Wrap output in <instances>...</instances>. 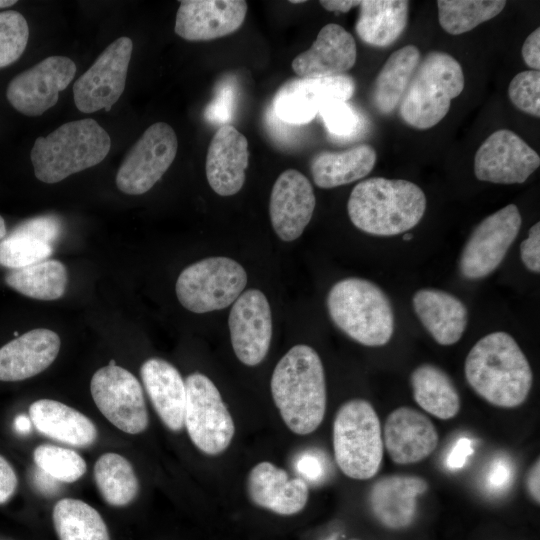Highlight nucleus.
I'll list each match as a JSON object with an SVG mask.
<instances>
[{
  "label": "nucleus",
  "mask_w": 540,
  "mask_h": 540,
  "mask_svg": "<svg viewBox=\"0 0 540 540\" xmlns=\"http://www.w3.org/2000/svg\"><path fill=\"white\" fill-rule=\"evenodd\" d=\"M464 372L480 397L501 408L524 403L533 383L525 354L512 336L501 331L487 334L475 343L466 357Z\"/></svg>",
  "instance_id": "f257e3e1"
},
{
  "label": "nucleus",
  "mask_w": 540,
  "mask_h": 540,
  "mask_svg": "<svg viewBox=\"0 0 540 540\" xmlns=\"http://www.w3.org/2000/svg\"><path fill=\"white\" fill-rule=\"evenodd\" d=\"M271 393L292 432L306 435L315 431L327 404L324 368L317 352L304 344L292 347L273 371Z\"/></svg>",
  "instance_id": "f03ea898"
},
{
  "label": "nucleus",
  "mask_w": 540,
  "mask_h": 540,
  "mask_svg": "<svg viewBox=\"0 0 540 540\" xmlns=\"http://www.w3.org/2000/svg\"><path fill=\"white\" fill-rule=\"evenodd\" d=\"M347 210L359 230L376 236H394L420 222L426 210V197L411 181L373 177L353 188Z\"/></svg>",
  "instance_id": "7ed1b4c3"
},
{
  "label": "nucleus",
  "mask_w": 540,
  "mask_h": 540,
  "mask_svg": "<svg viewBox=\"0 0 540 540\" xmlns=\"http://www.w3.org/2000/svg\"><path fill=\"white\" fill-rule=\"evenodd\" d=\"M111 147L108 132L94 119L62 124L38 137L30 153L36 178L54 184L104 160Z\"/></svg>",
  "instance_id": "20e7f679"
},
{
  "label": "nucleus",
  "mask_w": 540,
  "mask_h": 540,
  "mask_svg": "<svg viewBox=\"0 0 540 540\" xmlns=\"http://www.w3.org/2000/svg\"><path fill=\"white\" fill-rule=\"evenodd\" d=\"M327 308L335 325L362 345L383 346L392 338L390 300L369 280L349 277L338 281L328 293Z\"/></svg>",
  "instance_id": "39448f33"
},
{
  "label": "nucleus",
  "mask_w": 540,
  "mask_h": 540,
  "mask_svg": "<svg viewBox=\"0 0 540 540\" xmlns=\"http://www.w3.org/2000/svg\"><path fill=\"white\" fill-rule=\"evenodd\" d=\"M460 63L450 54L431 51L420 60L399 104V114L409 126L424 130L438 124L451 101L464 89Z\"/></svg>",
  "instance_id": "423d86ee"
},
{
  "label": "nucleus",
  "mask_w": 540,
  "mask_h": 540,
  "mask_svg": "<svg viewBox=\"0 0 540 540\" xmlns=\"http://www.w3.org/2000/svg\"><path fill=\"white\" fill-rule=\"evenodd\" d=\"M333 450L340 470L349 478L367 480L376 475L383 459L379 417L364 399H352L338 409L333 422Z\"/></svg>",
  "instance_id": "0eeeda50"
},
{
  "label": "nucleus",
  "mask_w": 540,
  "mask_h": 540,
  "mask_svg": "<svg viewBox=\"0 0 540 540\" xmlns=\"http://www.w3.org/2000/svg\"><path fill=\"white\" fill-rule=\"evenodd\" d=\"M247 283L244 268L227 257H210L191 264L179 275L176 295L194 313L220 310L232 304Z\"/></svg>",
  "instance_id": "6e6552de"
},
{
  "label": "nucleus",
  "mask_w": 540,
  "mask_h": 540,
  "mask_svg": "<svg viewBox=\"0 0 540 540\" xmlns=\"http://www.w3.org/2000/svg\"><path fill=\"white\" fill-rule=\"evenodd\" d=\"M185 387L184 425L191 441L205 454L222 453L232 441L235 426L219 390L199 372L187 376Z\"/></svg>",
  "instance_id": "1a4fd4ad"
},
{
  "label": "nucleus",
  "mask_w": 540,
  "mask_h": 540,
  "mask_svg": "<svg viewBox=\"0 0 540 540\" xmlns=\"http://www.w3.org/2000/svg\"><path fill=\"white\" fill-rule=\"evenodd\" d=\"M178 149L174 129L167 123L149 126L124 157L116 185L129 195L149 191L173 163Z\"/></svg>",
  "instance_id": "9d476101"
},
{
  "label": "nucleus",
  "mask_w": 540,
  "mask_h": 540,
  "mask_svg": "<svg viewBox=\"0 0 540 540\" xmlns=\"http://www.w3.org/2000/svg\"><path fill=\"white\" fill-rule=\"evenodd\" d=\"M90 390L100 412L118 429L128 434L143 432L148 412L138 379L118 365H107L92 376Z\"/></svg>",
  "instance_id": "9b49d317"
},
{
  "label": "nucleus",
  "mask_w": 540,
  "mask_h": 540,
  "mask_svg": "<svg viewBox=\"0 0 540 540\" xmlns=\"http://www.w3.org/2000/svg\"><path fill=\"white\" fill-rule=\"evenodd\" d=\"M133 42L122 36L109 44L73 85L74 103L83 113L110 111L125 89Z\"/></svg>",
  "instance_id": "f8f14e48"
},
{
  "label": "nucleus",
  "mask_w": 540,
  "mask_h": 540,
  "mask_svg": "<svg viewBox=\"0 0 540 540\" xmlns=\"http://www.w3.org/2000/svg\"><path fill=\"white\" fill-rule=\"evenodd\" d=\"M521 224V214L515 204H509L483 219L461 253L459 269L462 276L474 280L492 273L515 241Z\"/></svg>",
  "instance_id": "ddd939ff"
},
{
  "label": "nucleus",
  "mask_w": 540,
  "mask_h": 540,
  "mask_svg": "<svg viewBox=\"0 0 540 540\" xmlns=\"http://www.w3.org/2000/svg\"><path fill=\"white\" fill-rule=\"evenodd\" d=\"M75 63L68 57L50 56L21 72L9 83V103L26 116H40L52 108L73 80Z\"/></svg>",
  "instance_id": "4468645a"
},
{
  "label": "nucleus",
  "mask_w": 540,
  "mask_h": 540,
  "mask_svg": "<svg viewBox=\"0 0 540 540\" xmlns=\"http://www.w3.org/2000/svg\"><path fill=\"white\" fill-rule=\"evenodd\" d=\"M540 157L519 135L507 129L493 132L474 158L477 179L496 184L524 183L539 167Z\"/></svg>",
  "instance_id": "2eb2a0df"
},
{
  "label": "nucleus",
  "mask_w": 540,
  "mask_h": 540,
  "mask_svg": "<svg viewBox=\"0 0 540 540\" xmlns=\"http://www.w3.org/2000/svg\"><path fill=\"white\" fill-rule=\"evenodd\" d=\"M355 81L347 74L322 78H294L284 83L274 99L278 117L290 124H306L320 109L333 101L347 102L354 94Z\"/></svg>",
  "instance_id": "dca6fc26"
},
{
  "label": "nucleus",
  "mask_w": 540,
  "mask_h": 540,
  "mask_svg": "<svg viewBox=\"0 0 540 540\" xmlns=\"http://www.w3.org/2000/svg\"><path fill=\"white\" fill-rule=\"evenodd\" d=\"M230 338L237 358L255 366L268 353L272 337V318L263 292L249 289L234 301L228 318Z\"/></svg>",
  "instance_id": "f3484780"
},
{
  "label": "nucleus",
  "mask_w": 540,
  "mask_h": 540,
  "mask_svg": "<svg viewBox=\"0 0 540 540\" xmlns=\"http://www.w3.org/2000/svg\"><path fill=\"white\" fill-rule=\"evenodd\" d=\"M316 205L309 179L295 169L283 171L276 179L269 201V215L277 236L296 240L309 224Z\"/></svg>",
  "instance_id": "a211bd4d"
},
{
  "label": "nucleus",
  "mask_w": 540,
  "mask_h": 540,
  "mask_svg": "<svg viewBox=\"0 0 540 540\" xmlns=\"http://www.w3.org/2000/svg\"><path fill=\"white\" fill-rule=\"evenodd\" d=\"M243 0H183L176 13L175 33L188 41H209L238 30L247 13Z\"/></svg>",
  "instance_id": "6ab92c4d"
},
{
  "label": "nucleus",
  "mask_w": 540,
  "mask_h": 540,
  "mask_svg": "<svg viewBox=\"0 0 540 540\" xmlns=\"http://www.w3.org/2000/svg\"><path fill=\"white\" fill-rule=\"evenodd\" d=\"M382 437L390 459L400 465L422 461L436 449L439 442L432 421L423 413L405 406L388 415Z\"/></svg>",
  "instance_id": "aec40b11"
},
{
  "label": "nucleus",
  "mask_w": 540,
  "mask_h": 540,
  "mask_svg": "<svg viewBox=\"0 0 540 540\" xmlns=\"http://www.w3.org/2000/svg\"><path fill=\"white\" fill-rule=\"evenodd\" d=\"M248 141L230 124L222 125L213 135L206 155V177L220 196H232L242 188L248 167Z\"/></svg>",
  "instance_id": "412c9836"
},
{
  "label": "nucleus",
  "mask_w": 540,
  "mask_h": 540,
  "mask_svg": "<svg viewBox=\"0 0 540 540\" xmlns=\"http://www.w3.org/2000/svg\"><path fill=\"white\" fill-rule=\"evenodd\" d=\"M357 59L353 36L342 26L329 23L321 28L311 47L297 55L292 69L300 78H322L345 74Z\"/></svg>",
  "instance_id": "4be33fe9"
},
{
  "label": "nucleus",
  "mask_w": 540,
  "mask_h": 540,
  "mask_svg": "<svg viewBox=\"0 0 540 540\" xmlns=\"http://www.w3.org/2000/svg\"><path fill=\"white\" fill-rule=\"evenodd\" d=\"M247 491L256 505L279 515L300 512L309 496L305 480L289 478L286 471L268 461L260 462L251 469Z\"/></svg>",
  "instance_id": "5701e85b"
},
{
  "label": "nucleus",
  "mask_w": 540,
  "mask_h": 540,
  "mask_svg": "<svg viewBox=\"0 0 540 540\" xmlns=\"http://www.w3.org/2000/svg\"><path fill=\"white\" fill-rule=\"evenodd\" d=\"M60 338L52 330L34 329L0 348V381H21L48 368L60 350Z\"/></svg>",
  "instance_id": "b1692460"
},
{
  "label": "nucleus",
  "mask_w": 540,
  "mask_h": 540,
  "mask_svg": "<svg viewBox=\"0 0 540 540\" xmlns=\"http://www.w3.org/2000/svg\"><path fill=\"white\" fill-rule=\"evenodd\" d=\"M428 490L427 481L415 475H388L379 478L369 492L375 517L392 529L411 524L417 511V498Z\"/></svg>",
  "instance_id": "393cba45"
},
{
  "label": "nucleus",
  "mask_w": 540,
  "mask_h": 540,
  "mask_svg": "<svg viewBox=\"0 0 540 540\" xmlns=\"http://www.w3.org/2000/svg\"><path fill=\"white\" fill-rule=\"evenodd\" d=\"M142 382L162 422L172 431L184 426L186 387L179 371L161 358L146 360L140 369Z\"/></svg>",
  "instance_id": "a878e982"
},
{
  "label": "nucleus",
  "mask_w": 540,
  "mask_h": 540,
  "mask_svg": "<svg viewBox=\"0 0 540 540\" xmlns=\"http://www.w3.org/2000/svg\"><path fill=\"white\" fill-rule=\"evenodd\" d=\"M413 307L425 329L438 344L453 345L462 337L468 312L456 296L442 290L424 288L414 294Z\"/></svg>",
  "instance_id": "bb28decb"
},
{
  "label": "nucleus",
  "mask_w": 540,
  "mask_h": 540,
  "mask_svg": "<svg viewBox=\"0 0 540 540\" xmlns=\"http://www.w3.org/2000/svg\"><path fill=\"white\" fill-rule=\"evenodd\" d=\"M29 417L35 428L54 440L77 447L92 445L97 428L83 413L59 401L40 399L29 407Z\"/></svg>",
  "instance_id": "cd10ccee"
},
{
  "label": "nucleus",
  "mask_w": 540,
  "mask_h": 540,
  "mask_svg": "<svg viewBox=\"0 0 540 540\" xmlns=\"http://www.w3.org/2000/svg\"><path fill=\"white\" fill-rule=\"evenodd\" d=\"M377 154L369 144H360L345 151H321L310 164L314 183L330 189L352 183L367 176L375 166Z\"/></svg>",
  "instance_id": "c85d7f7f"
},
{
  "label": "nucleus",
  "mask_w": 540,
  "mask_h": 540,
  "mask_svg": "<svg viewBox=\"0 0 540 540\" xmlns=\"http://www.w3.org/2000/svg\"><path fill=\"white\" fill-rule=\"evenodd\" d=\"M355 24L358 37L374 47H387L404 32L409 2L404 0H364Z\"/></svg>",
  "instance_id": "c756f323"
},
{
  "label": "nucleus",
  "mask_w": 540,
  "mask_h": 540,
  "mask_svg": "<svg viewBox=\"0 0 540 540\" xmlns=\"http://www.w3.org/2000/svg\"><path fill=\"white\" fill-rule=\"evenodd\" d=\"M420 57L415 45H406L387 58L372 89V103L379 113L389 114L400 104Z\"/></svg>",
  "instance_id": "7c9ffc66"
},
{
  "label": "nucleus",
  "mask_w": 540,
  "mask_h": 540,
  "mask_svg": "<svg viewBox=\"0 0 540 540\" xmlns=\"http://www.w3.org/2000/svg\"><path fill=\"white\" fill-rule=\"evenodd\" d=\"M410 381L415 402L427 413L442 420L458 414V391L442 369L432 364H422L412 372Z\"/></svg>",
  "instance_id": "2f4dec72"
},
{
  "label": "nucleus",
  "mask_w": 540,
  "mask_h": 540,
  "mask_svg": "<svg viewBox=\"0 0 540 540\" xmlns=\"http://www.w3.org/2000/svg\"><path fill=\"white\" fill-rule=\"evenodd\" d=\"M4 279L9 287L22 295L48 301L64 295L68 274L62 262L52 259L20 269H11Z\"/></svg>",
  "instance_id": "473e14b6"
},
{
  "label": "nucleus",
  "mask_w": 540,
  "mask_h": 540,
  "mask_svg": "<svg viewBox=\"0 0 540 540\" xmlns=\"http://www.w3.org/2000/svg\"><path fill=\"white\" fill-rule=\"evenodd\" d=\"M52 517L59 540H110L101 515L82 500H59L53 508Z\"/></svg>",
  "instance_id": "72a5a7b5"
},
{
  "label": "nucleus",
  "mask_w": 540,
  "mask_h": 540,
  "mask_svg": "<svg viewBox=\"0 0 540 540\" xmlns=\"http://www.w3.org/2000/svg\"><path fill=\"white\" fill-rule=\"evenodd\" d=\"M94 478L103 499L112 506L128 505L137 496L139 483L131 463L117 453L101 455L94 466Z\"/></svg>",
  "instance_id": "f704fd0d"
},
{
  "label": "nucleus",
  "mask_w": 540,
  "mask_h": 540,
  "mask_svg": "<svg viewBox=\"0 0 540 540\" xmlns=\"http://www.w3.org/2000/svg\"><path fill=\"white\" fill-rule=\"evenodd\" d=\"M505 5L503 0H439V24L447 33L460 35L496 17Z\"/></svg>",
  "instance_id": "c9c22d12"
},
{
  "label": "nucleus",
  "mask_w": 540,
  "mask_h": 540,
  "mask_svg": "<svg viewBox=\"0 0 540 540\" xmlns=\"http://www.w3.org/2000/svg\"><path fill=\"white\" fill-rule=\"evenodd\" d=\"M52 252V245L14 228L0 241V265L20 269L46 260Z\"/></svg>",
  "instance_id": "e433bc0d"
},
{
  "label": "nucleus",
  "mask_w": 540,
  "mask_h": 540,
  "mask_svg": "<svg viewBox=\"0 0 540 540\" xmlns=\"http://www.w3.org/2000/svg\"><path fill=\"white\" fill-rule=\"evenodd\" d=\"M33 459L38 468L65 483L77 481L87 468L85 460L77 452L51 444L36 447Z\"/></svg>",
  "instance_id": "4c0bfd02"
},
{
  "label": "nucleus",
  "mask_w": 540,
  "mask_h": 540,
  "mask_svg": "<svg viewBox=\"0 0 540 540\" xmlns=\"http://www.w3.org/2000/svg\"><path fill=\"white\" fill-rule=\"evenodd\" d=\"M28 38V24L20 12H0V68L11 65L21 57Z\"/></svg>",
  "instance_id": "58836bf2"
},
{
  "label": "nucleus",
  "mask_w": 540,
  "mask_h": 540,
  "mask_svg": "<svg viewBox=\"0 0 540 540\" xmlns=\"http://www.w3.org/2000/svg\"><path fill=\"white\" fill-rule=\"evenodd\" d=\"M511 102L521 111L540 116V72L525 70L514 76L508 87Z\"/></svg>",
  "instance_id": "ea45409f"
},
{
  "label": "nucleus",
  "mask_w": 540,
  "mask_h": 540,
  "mask_svg": "<svg viewBox=\"0 0 540 540\" xmlns=\"http://www.w3.org/2000/svg\"><path fill=\"white\" fill-rule=\"evenodd\" d=\"M327 130L339 137H348L359 127L360 118L356 111L345 101H333L324 105L320 111Z\"/></svg>",
  "instance_id": "a19ab883"
},
{
  "label": "nucleus",
  "mask_w": 540,
  "mask_h": 540,
  "mask_svg": "<svg viewBox=\"0 0 540 540\" xmlns=\"http://www.w3.org/2000/svg\"><path fill=\"white\" fill-rule=\"evenodd\" d=\"M15 228L50 245H53V243L60 237L62 230L60 221L51 215L29 219L19 224Z\"/></svg>",
  "instance_id": "79ce46f5"
},
{
  "label": "nucleus",
  "mask_w": 540,
  "mask_h": 540,
  "mask_svg": "<svg viewBox=\"0 0 540 540\" xmlns=\"http://www.w3.org/2000/svg\"><path fill=\"white\" fill-rule=\"evenodd\" d=\"M521 260L525 267L534 272H540V223H535L529 230L528 236L520 245Z\"/></svg>",
  "instance_id": "37998d69"
},
{
  "label": "nucleus",
  "mask_w": 540,
  "mask_h": 540,
  "mask_svg": "<svg viewBox=\"0 0 540 540\" xmlns=\"http://www.w3.org/2000/svg\"><path fill=\"white\" fill-rule=\"evenodd\" d=\"M295 469L302 479L319 481L325 474V464L321 456L313 451L300 454L295 460Z\"/></svg>",
  "instance_id": "c03bdc74"
},
{
  "label": "nucleus",
  "mask_w": 540,
  "mask_h": 540,
  "mask_svg": "<svg viewBox=\"0 0 540 540\" xmlns=\"http://www.w3.org/2000/svg\"><path fill=\"white\" fill-rule=\"evenodd\" d=\"M513 477L511 463L505 458L495 459L489 467L487 473L488 486L495 490L507 487Z\"/></svg>",
  "instance_id": "a18cd8bd"
},
{
  "label": "nucleus",
  "mask_w": 540,
  "mask_h": 540,
  "mask_svg": "<svg viewBox=\"0 0 540 540\" xmlns=\"http://www.w3.org/2000/svg\"><path fill=\"white\" fill-rule=\"evenodd\" d=\"M233 91L231 87L221 88L216 99L208 106L205 112L212 121H224L229 118Z\"/></svg>",
  "instance_id": "49530a36"
},
{
  "label": "nucleus",
  "mask_w": 540,
  "mask_h": 540,
  "mask_svg": "<svg viewBox=\"0 0 540 540\" xmlns=\"http://www.w3.org/2000/svg\"><path fill=\"white\" fill-rule=\"evenodd\" d=\"M18 484L17 475L10 463L0 455V504L14 495Z\"/></svg>",
  "instance_id": "de8ad7c7"
},
{
  "label": "nucleus",
  "mask_w": 540,
  "mask_h": 540,
  "mask_svg": "<svg viewBox=\"0 0 540 540\" xmlns=\"http://www.w3.org/2000/svg\"><path fill=\"white\" fill-rule=\"evenodd\" d=\"M473 451L472 440L468 437H460L447 456V467L451 470H457L464 467L468 457L473 454Z\"/></svg>",
  "instance_id": "09e8293b"
},
{
  "label": "nucleus",
  "mask_w": 540,
  "mask_h": 540,
  "mask_svg": "<svg viewBox=\"0 0 540 540\" xmlns=\"http://www.w3.org/2000/svg\"><path fill=\"white\" fill-rule=\"evenodd\" d=\"M521 54L527 66L532 70L539 71L540 68V29L536 28L525 39Z\"/></svg>",
  "instance_id": "8fccbe9b"
},
{
  "label": "nucleus",
  "mask_w": 540,
  "mask_h": 540,
  "mask_svg": "<svg viewBox=\"0 0 540 540\" xmlns=\"http://www.w3.org/2000/svg\"><path fill=\"white\" fill-rule=\"evenodd\" d=\"M32 478L36 488L45 495H54L59 491V481L38 467L34 470Z\"/></svg>",
  "instance_id": "3c124183"
},
{
  "label": "nucleus",
  "mask_w": 540,
  "mask_h": 540,
  "mask_svg": "<svg viewBox=\"0 0 540 540\" xmlns=\"http://www.w3.org/2000/svg\"><path fill=\"white\" fill-rule=\"evenodd\" d=\"M540 463L537 459L534 464L531 466L527 473L526 477V487L530 496L537 503L540 501V492H539V479H540Z\"/></svg>",
  "instance_id": "603ef678"
},
{
  "label": "nucleus",
  "mask_w": 540,
  "mask_h": 540,
  "mask_svg": "<svg viewBox=\"0 0 540 540\" xmlns=\"http://www.w3.org/2000/svg\"><path fill=\"white\" fill-rule=\"evenodd\" d=\"M361 1H320V5L330 12H343L346 13L355 6H359Z\"/></svg>",
  "instance_id": "864d4df0"
},
{
  "label": "nucleus",
  "mask_w": 540,
  "mask_h": 540,
  "mask_svg": "<svg viewBox=\"0 0 540 540\" xmlns=\"http://www.w3.org/2000/svg\"><path fill=\"white\" fill-rule=\"evenodd\" d=\"M15 430L20 434H27L31 431L32 421L30 417L20 414L14 419Z\"/></svg>",
  "instance_id": "5fc2aeb1"
},
{
  "label": "nucleus",
  "mask_w": 540,
  "mask_h": 540,
  "mask_svg": "<svg viewBox=\"0 0 540 540\" xmlns=\"http://www.w3.org/2000/svg\"><path fill=\"white\" fill-rule=\"evenodd\" d=\"M7 230L4 219L0 216V240L6 236Z\"/></svg>",
  "instance_id": "6e6d98bb"
},
{
  "label": "nucleus",
  "mask_w": 540,
  "mask_h": 540,
  "mask_svg": "<svg viewBox=\"0 0 540 540\" xmlns=\"http://www.w3.org/2000/svg\"><path fill=\"white\" fill-rule=\"evenodd\" d=\"M16 0H0V8H7L16 4Z\"/></svg>",
  "instance_id": "4d7b16f0"
},
{
  "label": "nucleus",
  "mask_w": 540,
  "mask_h": 540,
  "mask_svg": "<svg viewBox=\"0 0 540 540\" xmlns=\"http://www.w3.org/2000/svg\"><path fill=\"white\" fill-rule=\"evenodd\" d=\"M404 240H411L412 239V234H406L404 237H403Z\"/></svg>",
  "instance_id": "13d9d810"
},
{
  "label": "nucleus",
  "mask_w": 540,
  "mask_h": 540,
  "mask_svg": "<svg viewBox=\"0 0 540 540\" xmlns=\"http://www.w3.org/2000/svg\"><path fill=\"white\" fill-rule=\"evenodd\" d=\"M290 2H291V3H303L304 1H302V0H298V1L292 0V1H290Z\"/></svg>",
  "instance_id": "bf43d9fd"
},
{
  "label": "nucleus",
  "mask_w": 540,
  "mask_h": 540,
  "mask_svg": "<svg viewBox=\"0 0 540 540\" xmlns=\"http://www.w3.org/2000/svg\"><path fill=\"white\" fill-rule=\"evenodd\" d=\"M108 365H116V362H115V360H113V359H112V360H110V362H109V364H108Z\"/></svg>",
  "instance_id": "052dcab7"
},
{
  "label": "nucleus",
  "mask_w": 540,
  "mask_h": 540,
  "mask_svg": "<svg viewBox=\"0 0 540 540\" xmlns=\"http://www.w3.org/2000/svg\"><path fill=\"white\" fill-rule=\"evenodd\" d=\"M327 540H336V536H332L331 538L327 539Z\"/></svg>",
  "instance_id": "680f3d73"
}]
</instances>
